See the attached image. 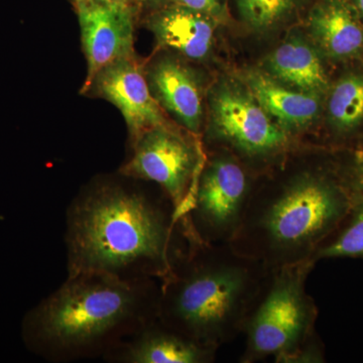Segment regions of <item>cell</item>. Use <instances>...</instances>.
Masks as SVG:
<instances>
[{"label": "cell", "instance_id": "1", "mask_svg": "<svg viewBox=\"0 0 363 363\" xmlns=\"http://www.w3.org/2000/svg\"><path fill=\"white\" fill-rule=\"evenodd\" d=\"M140 180L98 177L66 210L67 276L100 272L123 279L162 281L194 238L164 193Z\"/></svg>", "mask_w": 363, "mask_h": 363}, {"label": "cell", "instance_id": "2", "mask_svg": "<svg viewBox=\"0 0 363 363\" xmlns=\"http://www.w3.org/2000/svg\"><path fill=\"white\" fill-rule=\"evenodd\" d=\"M160 281L100 274H69L26 314L28 350L49 362L104 358L159 318Z\"/></svg>", "mask_w": 363, "mask_h": 363}, {"label": "cell", "instance_id": "3", "mask_svg": "<svg viewBox=\"0 0 363 363\" xmlns=\"http://www.w3.org/2000/svg\"><path fill=\"white\" fill-rule=\"evenodd\" d=\"M353 203L342 168L298 169L262 187L255 183L228 245L267 269L314 260Z\"/></svg>", "mask_w": 363, "mask_h": 363}, {"label": "cell", "instance_id": "4", "mask_svg": "<svg viewBox=\"0 0 363 363\" xmlns=\"http://www.w3.org/2000/svg\"><path fill=\"white\" fill-rule=\"evenodd\" d=\"M267 271L228 243L193 240L168 276L160 281L159 320L219 350L242 334Z\"/></svg>", "mask_w": 363, "mask_h": 363}, {"label": "cell", "instance_id": "5", "mask_svg": "<svg viewBox=\"0 0 363 363\" xmlns=\"http://www.w3.org/2000/svg\"><path fill=\"white\" fill-rule=\"evenodd\" d=\"M317 262L306 260L269 269L242 334L245 348L240 362L272 357L281 363L325 362L316 332L318 308L306 284Z\"/></svg>", "mask_w": 363, "mask_h": 363}, {"label": "cell", "instance_id": "6", "mask_svg": "<svg viewBox=\"0 0 363 363\" xmlns=\"http://www.w3.org/2000/svg\"><path fill=\"white\" fill-rule=\"evenodd\" d=\"M255 183L243 162L230 152L209 155L206 150L184 215L192 238L207 245L230 242L242 222Z\"/></svg>", "mask_w": 363, "mask_h": 363}, {"label": "cell", "instance_id": "7", "mask_svg": "<svg viewBox=\"0 0 363 363\" xmlns=\"http://www.w3.org/2000/svg\"><path fill=\"white\" fill-rule=\"evenodd\" d=\"M207 143L222 145L242 162L285 156L292 138L272 121L245 83L221 79L208 93Z\"/></svg>", "mask_w": 363, "mask_h": 363}, {"label": "cell", "instance_id": "8", "mask_svg": "<svg viewBox=\"0 0 363 363\" xmlns=\"http://www.w3.org/2000/svg\"><path fill=\"white\" fill-rule=\"evenodd\" d=\"M130 150L118 173L161 189L184 220L189 196L206 160L202 138L169 123L145 131Z\"/></svg>", "mask_w": 363, "mask_h": 363}, {"label": "cell", "instance_id": "9", "mask_svg": "<svg viewBox=\"0 0 363 363\" xmlns=\"http://www.w3.org/2000/svg\"><path fill=\"white\" fill-rule=\"evenodd\" d=\"M80 26L81 42L87 62L83 87L98 71L119 59L136 56L135 9L114 0H72Z\"/></svg>", "mask_w": 363, "mask_h": 363}, {"label": "cell", "instance_id": "10", "mask_svg": "<svg viewBox=\"0 0 363 363\" xmlns=\"http://www.w3.org/2000/svg\"><path fill=\"white\" fill-rule=\"evenodd\" d=\"M150 93L174 123L201 138L205 123V87L192 62L167 51H155L143 62Z\"/></svg>", "mask_w": 363, "mask_h": 363}, {"label": "cell", "instance_id": "11", "mask_svg": "<svg viewBox=\"0 0 363 363\" xmlns=\"http://www.w3.org/2000/svg\"><path fill=\"white\" fill-rule=\"evenodd\" d=\"M80 94L101 98L123 114L130 143L145 131L172 123L150 93L143 64L138 57L112 62L97 72Z\"/></svg>", "mask_w": 363, "mask_h": 363}, {"label": "cell", "instance_id": "12", "mask_svg": "<svg viewBox=\"0 0 363 363\" xmlns=\"http://www.w3.org/2000/svg\"><path fill=\"white\" fill-rule=\"evenodd\" d=\"M140 21L154 35L156 51L174 52L192 63L210 58L220 25L207 14L177 4L145 14Z\"/></svg>", "mask_w": 363, "mask_h": 363}, {"label": "cell", "instance_id": "13", "mask_svg": "<svg viewBox=\"0 0 363 363\" xmlns=\"http://www.w3.org/2000/svg\"><path fill=\"white\" fill-rule=\"evenodd\" d=\"M218 350L169 328L159 318L104 357L111 363H211Z\"/></svg>", "mask_w": 363, "mask_h": 363}, {"label": "cell", "instance_id": "14", "mask_svg": "<svg viewBox=\"0 0 363 363\" xmlns=\"http://www.w3.org/2000/svg\"><path fill=\"white\" fill-rule=\"evenodd\" d=\"M307 28L325 58L347 62L363 55V21L350 0H318L308 16Z\"/></svg>", "mask_w": 363, "mask_h": 363}, {"label": "cell", "instance_id": "15", "mask_svg": "<svg viewBox=\"0 0 363 363\" xmlns=\"http://www.w3.org/2000/svg\"><path fill=\"white\" fill-rule=\"evenodd\" d=\"M242 82L272 121L291 138L307 130L319 118L325 98L321 95L293 89L257 69L245 71Z\"/></svg>", "mask_w": 363, "mask_h": 363}, {"label": "cell", "instance_id": "16", "mask_svg": "<svg viewBox=\"0 0 363 363\" xmlns=\"http://www.w3.org/2000/svg\"><path fill=\"white\" fill-rule=\"evenodd\" d=\"M264 71L293 89L326 97L330 81L322 56L312 42L300 35L289 38L267 55Z\"/></svg>", "mask_w": 363, "mask_h": 363}, {"label": "cell", "instance_id": "17", "mask_svg": "<svg viewBox=\"0 0 363 363\" xmlns=\"http://www.w3.org/2000/svg\"><path fill=\"white\" fill-rule=\"evenodd\" d=\"M326 119L332 135L347 140L363 128V71H350L330 86Z\"/></svg>", "mask_w": 363, "mask_h": 363}, {"label": "cell", "instance_id": "18", "mask_svg": "<svg viewBox=\"0 0 363 363\" xmlns=\"http://www.w3.org/2000/svg\"><path fill=\"white\" fill-rule=\"evenodd\" d=\"M363 259V200H355L350 213L315 253L314 260Z\"/></svg>", "mask_w": 363, "mask_h": 363}, {"label": "cell", "instance_id": "19", "mask_svg": "<svg viewBox=\"0 0 363 363\" xmlns=\"http://www.w3.org/2000/svg\"><path fill=\"white\" fill-rule=\"evenodd\" d=\"M241 21L255 33H267L297 13L303 0H235Z\"/></svg>", "mask_w": 363, "mask_h": 363}, {"label": "cell", "instance_id": "20", "mask_svg": "<svg viewBox=\"0 0 363 363\" xmlns=\"http://www.w3.org/2000/svg\"><path fill=\"white\" fill-rule=\"evenodd\" d=\"M342 169L354 201L363 200V150H353Z\"/></svg>", "mask_w": 363, "mask_h": 363}, {"label": "cell", "instance_id": "21", "mask_svg": "<svg viewBox=\"0 0 363 363\" xmlns=\"http://www.w3.org/2000/svg\"><path fill=\"white\" fill-rule=\"evenodd\" d=\"M173 4L207 14L220 25L225 23L229 18L228 0H173Z\"/></svg>", "mask_w": 363, "mask_h": 363}, {"label": "cell", "instance_id": "22", "mask_svg": "<svg viewBox=\"0 0 363 363\" xmlns=\"http://www.w3.org/2000/svg\"><path fill=\"white\" fill-rule=\"evenodd\" d=\"M169 4H173V0H133V6L138 13V21L145 14L168 6Z\"/></svg>", "mask_w": 363, "mask_h": 363}, {"label": "cell", "instance_id": "23", "mask_svg": "<svg viewBox=\"0 0 363 363\" xmlns=\"http://www.w3.org/2000/svg\"><path fill=\"white\" fill-rule=\"evenodd\" d=\"M350 1L354 6L355 11H357L358 16L363 21V0H350Z\"/></svg>", "mask_w": 363, "mask_h": 363}, {"label": "cell", "instance_id": "24", "mask_svg": "<svg viewBox=\"0 0 363 363\" xmlns=\"http://www.w3.org/2000/svg\"><path fill=\"white\" fill-rule=\"evenodd\" d=\"M114 1L123 2V4H130V6H133V0H114ZM135 9V7H133Z\"/></svg>", "mask_w": 363, "mask_h": 363}, {"label": "cell", "instance_id": "25", "mask_svg": "<svg viewBox=\"0 0 363 363\" xmlns=\"http://www.w3.org/2000/svg\"><path fill=\"white\" fill-rule=\"evenodd\" d=\"M357 150H363V143H362V145H360L359 149H357Z\"/></svg>", "mask_w": 363, "mask_h": 363}]
</instances>
